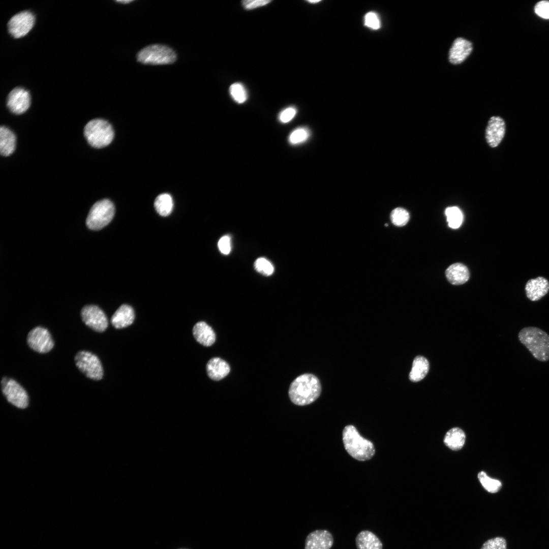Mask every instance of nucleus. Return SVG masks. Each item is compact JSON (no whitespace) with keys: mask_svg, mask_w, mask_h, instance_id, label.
Listing matches in <instances>:
<instances>
[{"mask_svg":"<svg viewBox=\"0 0 549 549\" xmlns=\"http://www.w3.org/2000/svg\"><path fill=\"white\" fill-rule=\"evenodd\" d=\"M321 392V386L318 378L312 374H303L291 382L288 394L293 404L305 406L316 401Z\"/></svg>","mask_w":549,"mask_h":549,"instance_id":"f257e3e1","label":"nucleus"},{"mask_svg":"<svg viewBox=\"0 0 549 549\" xmlns=\"http://www.w3.org/2000/svg\"><path fill=\"white\" fill-rule=\"evenodd\" d=\"M518 337L536 359L549 360V335L546 332L536 327H526L520 331Z\"/></svg>","mask_w":549,"mask_h":549,"instance_id":"f03ea898","label":"nucleus"},{"mask_svg":"<svg viewBox=\"0 0 549 549\" xmlns=\"http://www.w3.org/2000/svg\"><path fill=\"white\" fill-rule=\"evenodd\" d=\"M342 435L345 448L352 458L358 461H365L374 456L375 450L373 443L363 438L354 426H346Z\"/></svg>","mask_w":549,"mask_h":549,"instance_id":"7ed1b4c3","label":"nucleus"},{"mask_svg":"<svg viewBox=\"0 0 549 549\" xmlns=\"http://www.w3.org/2000/svg\"><path fill=\"white\" fill-rule=\"evenodd\" d=\"M84 134L88 143L95 148L108 145L114 137L111 125L106 120L96 118L90 120L85 125Z\"/></svg>","mask_w":549,"mask_h":549,"instance_id":"20e7f679","label":"nucleus"},{"mask_svg":"<svg viewBox=\"0 0 549 549\" xmlns=\"http://www.w3.org/2000/svg\"><path fill=\"white\" fill-rule=\"evenodd\" d=\"M114 212V206L110 200L104 199L98 201L89 210L86 218V226L93 230L101 229L111 221Z\"/></svg>","mask_w":549,"mask_h":549,"instance_id":"39448f33","label":"nucleus"},{"mask_svg":"<svg viewBox=\"0 0 549 549\" xmlns=\"http://www.w3.org/2000/svg\"><path fill=\"white\" fill-rule=\"evenodd\" d=\"M137 58L139 62L143 64L166 65L174 63L176 55L168 46L155 44L148 46L140 50L137 54Z\"/></svg>","mask_w":549,"mask_h":549,"instance_id":"423d86ee","label":"nucleus"},{"mask_svg":"<svg viewBox=\"0 0 549 549\" xmlns=\"http://www.w3.org/2000/svg\"><path fill=\"white\" fill-rule=\"evenodd\" d=\"M74 359L77 367L87 377L94 380L102 378V365L96 355L88 351H80L76 354Z\"/></svg>","mask_w":549,"mask_h":549,"instance_id":"0eeeda50","label":"nucleus"},{"mask_svg":"<svg viewBox=\"0 0 549 549\" xmlns=\"http://www.w3.org/2000/svg\"><path fill=\"white\" fill-rule=\"evenodd\" d=\"M1 387L3 394L9 403L20 409H24L27 407V393L15 380L4 377L1 381Z\"/></svg>","mask_w":549,"mask_h":549,"instance_id":"6e6552de","label":"nucleus"},{"mask_svg":"<svg viewBox=\"0 0 549 549\" xmlns=\"http://www.w3.org/2000/svg\"><path fill=\"white\" fill-rule=\"evenodd\" d=\"M35 21V16L31 12H19L10 19L8 24L9 32L15 38L23 37L33 28Z\"/></svg>","mask_w":549,"mask_h":549,"instance_id":"1a4fd4ad","label":"nucleus"},{"mask_svg":"<svg viewBox=\"0 0 549 549\" xmlns=\"http://www.w3.org/2000/svg\"><path fill=\"white\" fill-rule=\"evenodd\" d=\"M27 343L32 349L40 353L48 352L54 346L49 332L46 328L41 326L36 327L29 332L27 337Z\"/></svg>","mask_w":549,"mask_h":549,"instance_id":"9d476101","label":"nucleus"},{"mask_svg":"<svg viewBox=\"0 0 549 549\" xmlns=\"http://www.w3.org/2000/svg\"><path fill=\"white\" fill-rule=\"evenodd\" d=\"M81 318L83 322L93 330L103 332L108 327V321L104 312L95 305L84 306L81 311Z\"/></svg>","mask_w":549,"mask_h":549,"instance_id":"9b49d317","label":"nucleus"},{"mask_svg":"<svg viewBox=\"0 0 549 549\" xmlns=\"http://www.w3.org/2000/svg\"><path fill=\"white\" fill-rule=\"evenodd\" d=\"M30 104V96L29 92L21 87H16L9 93L7 105L13 113L20 114L25 112Z\"/></svg>","mask_w":549,"mask_h":549,"instance_id":"f8f14e48","label":"nucleus"},{"mask_svg":"<svg viewBox=\"0 0 549 549\" xmlns=\"http://www.w3.org/2000/svg\"><path fill=\"white\" fill-rule=\"evenodd\" d=\"M505 132V124L499 116H492L488 121L485 129V139L489 145L497 146L503 139Z\"/></svg>","mask_w":549,"mask_h":549,"instance_id":"ddd939ff","label":"nucleus"},{"mask_svg":"<svg viewBox=\"0 0 549 549\" xmlns=\"http://www.w3.org/2000/svg\"><path fill=\"white\" fill-rule=\"evenodd\" d=\"M333 543L331 533L326 530H317L307 536L304 549H330Z\"/></svg>","mask_w":549,"mask_h":549,"instance_id":"4468645a","label":"nucleus"},{"mask_svg":"<svg viewBox=\"0 0 549 549\" xmlns=\"http://www.w3.org/2000/svg\"><path fill=\"white\" fill-rule=\"evenodd\" d=\"M472 50L471 42L463 38H458L453 42L449 52V60L453 64L464 61Z\"/></svg>","mask_w":549,"mask_h":549,"instance_id":"2eb2a0df","label":"nucleus"},{"mask_svg":"<svg viewBox=\"0 0 549 549\" xmlns=\"http://www.w3.org/2000/svg\"><path fill=\"white\" fill-rule=\"evenodd\" d=\"M549 290V282L544 277H538L529 280L526 283V296L531 301H537L545 296Z\"/></svg>","mask_w":549,"mask_h":549,"instance_id":"dca6fc26","label":"nucleus"},{"mask_svg":"<svg viewBox=\"0 0 549 549\" xmlns=\"http://www.w3.org/2000/svg\"><path fill=\"white\" fill-rule=\"evenodd\" d=\"M208 376L214 381H220L227 376L230 371L229 364L220 357H213L206 366Z\"/></svg>","mask_w":549,"mask_h":549,"instance_id":"f3484780","label":"nucleus"},{"mask_svg":"<svg viewBox=\"0 0 549 549\" xmlns=\"http://www.w3.org/2000/svg\"><path fill=\"white\" fill-rule=\"evenodd\" d=\"M192 331L195 339L203 346H210L216 341V335L214 330L204 321L196 323Z\"/></svg>","mask_w":549,"mask_h":549,"instance_id":"a211bd4d","label":"nucleus"},{"mask_svg":"<svg viewBox=\"0 0 549 549\" xmlns=\"http://www.w3.org/2000/svg\"><path fill=\"white\" fill-rule=\"evenodd\" d=\"M134 319L135 313L133 309L128 304H123L112 315L111 323L116 328H123L131 325Z\"/></svg>","mask_w":549,"mask_h":549,"instance_id":"6ab92c4d","label":"nucleus"},{"mask_svg":"<svg viewBox=\"0 0 549 549\" xmlns=\"http://www.w3.org/2000/svg\"><path fill=\"white\" fill-rule=\"evenodd\" d=\"M445 275L450 283L456 285L465 283L470 277L468 268L460 263H455L450 265L445 271Z\"/></svg>","mask_w":549,"mask_h":549,"instance_id":"aec40b11","label":"nucleus"},{"mask_svg":"<svg viewBox=\"0 0 549 549\" xmlns=\"http://www.w3.org/2000/svg\"><path fill=\"white\" fill-rule=\"evenodd\" d=\"M357 549H382L383 544L380 539L372 532L363 530L360 532L355 538Z\"/></svg>","mask_w":549,"mask_h":549,"instance_id":"412c9836","label":"nucleus"},{"mask_svg":"<svg viewBox=\"0 0 549 549\" xmlns=\"http://www.w3.org/2000/svg\"><path fill=\"white\" fill-rule=\"evenodd\" d=\"M16 137L9 129L5 126L0 128V153L7 157L11 155L15 149Z\"/></svg>","mask_w":549,"mask_h":549,"instance_id":"4be33fe9","label":"nucleus"},{"mask_svg":"<svg viewBox=\"0 0 549 549\" xmlns=\"http://www.w3.org/2000/svg\"><path fill=\"white\" fill-rule=\"evenodd\" d=\"M465 439V434L462 429L459 428H453L446 433L444 438V442L450 449L453 450H459L464 446Z\"/></svg>","mask_w":549,"mask_h":549,"instance_id":"5701e85b","label":"nucleus"},{"mask_svg":"<svg viewBox=\"0 0 549 549\" xmlns=\"http://www.w3.org/2000/svg\"><path fill=\"white\" fill-rule=\"evenodd\" d=\"M429 370V363L428 360L421 356H416L413 362L411 371L409 374V379L412 382H418L422 380L427 374Z\"/></svg>","mask_w":549,"mask_h":549,"instance_id":"b1692460","label":"nucleus"},{"mask_svg":"<svg viewBox=\"0 0 549 549\" xmlns=\"http://www.w3.org/2000/svg\"><path fill=\"white\" fill-rule=\"evenodd\" d=\"M154 206L160 215L164 217L167 216L170 214L173 209L172 198L168 194H161L156 198Z\"/></svg>","mask_w":549,"mask_h":549,"instance_id":"393cba45","label":"nucleus"},{"mask_svg":"<svg viewBox=\"0 0 549 549\" xmlns=\"http://www.w3.org/2000/svg\"><path fill=\"white\" fill-rule=\"evenodd\" d=\"M445 214L449 227L457 229L461 226L463 215L460 208L456 206L448 207L445 209Z\"/></svg>","mask_w":549,"mask_h":549,"instance_id":"a878e982","label":"nucleus"},{"mask_svg":"<svg viewBox=\"0 0 549 549\" xmlns=\"http://www.w3.org/2000/svg\"><path fill=\"white\" fill-rule=\"evenodd\" d=\"M478 478L483 487L490 493H497L501 487L502 484L499 480L490 478L484 471L478 473Z\"/></svg>","mask_w":549,"mask_h":549,"instance_id":"bb28decb","label":"nucleus"},{"mask_svg":"<svg viewBox=\"0 0 549 549\" xmlns=\"http://www.w3.org/2000/svg\"><path fill=\"white\" fill-rule=\"evenodd\" d=\"M229 93L233 100L238 104L244 103L248 99L246 88L241 83L232 84L229 87Z\"/></svg>","mask_w":549,"mask_h":549,"instance_id":"cd10ccee","label":"nucleus"},{"mask_svg":"<svg viewBox=\"0 0 549 549\" xmlns=\"http://www.w3.org/2000/svg\"><path fill=\"white\" fill-rule=\"evenodd\" d=\"M390 218L392 223L394 225L402 227L407 224L409 220L410 216L405 209L397 207L391 211Z\"/></svg>","mask_w":549,"mask_h":549,"instance_id":"c85d7f7f","label":"nucleus"},{"mask_svg":"<svg viewBox=\"0 0 549 549\" xmlns=\"http://www.w3.org/2000/svg\"><path fill=\"white\" fill-rule=\"evenodd\" d=\"M310 136V132L304 127H300L293 131L290 134L288 140L290 144L296 145L306 141Z\"/></svg>","mask_w":549,"mask_h":549,"instance_id":"c756f323","label":"nucleus"},{"mask_svg":"<svg viewBox=\"0 0 549 549\" xmlns=\"http://www.w3.org/2000/svg\"><path fill=\"white\" fill-rule=\"evenodd\" d=\"M255 267L257 271L265 276L271 275L274 270L272 264L264 258L257 259L255 263Z\"/></svg>","mask_w":549,"mask_h":549,"instance_id":"7c9ffc66","label":"nucleus"},{"mask_svg":"<svg viewBox=\"0 0 549 549\" xmlns=\"http://www.w3.org/2000/svg\"><path fill=\"white\" fill-rule=\"evenodd\" d=\"M480 549H507L506 541L502 537L491 538L486 541Z\"/></svg>","mask_w":549,"mask_h":549,"instance_id":"2f4dec72","label":"nucleus"},{"mask_svg":"<svg viewBox=\"0 0 549 549\" xmlns=\"http://www.w3.org/2000/svg\"><path fill=\"white\" fill-rule=\"evenodd\" d=\"M535 13L544 19H549V1H542L536 3L534 7Z\"/></svg>","mask_w":549,"mask_h":549,"instance_id":"473e14b6","label":"nucleus"},{"mask_svg":"<svg viewBox=\"0 0 549 549\" xmlns=\"http://www.w3.org/2000/svg\"><path fill=\"white\" fill-rule=\"evenodd\" d=\"M364 24L373 29H379L380 22L377 14L372 12L368 13L364 17Z\"/></svg>","mask_w":549,"mask_h":549,"instance_id":"72a5a7b5","label":"nucleus"},{"mask_svg":"<svg viewBox=\"0 0 549 549\" xmlns=\"http://www.w3.org/2000/svg\"><path fill=\"white\" fill-rule=\"evenodd\" d=\"M296 112V109L294 107H288L281 111L279 114V119L282 123H287L294 117Z\"/></svg>","mask_w":549,"mask_h":549,"instance_id":"f704fd0d","label":"nucleus"},{"mask_svg":"<svg viewBox=\"0 0 549 549\" xmlns=\"http://www.w3.org/2000/svg\"><path fill=\"white\" fill-rule=\"evenodd\" d=\"M271 2L269 0H246L242 2V5L245 9L252 10L264 6Z\"/></svg>","mask_w":549,"mask_h":549,"instance_id":"c9c22d12","label":"nucleus"},{"mask_svg":"<svg viewBox=\"0 0 549 549\" xmlns=\"http://www.w3.org/2000/svg\"><path fill=\"white\" fill-rule=\"evenodd\" d=\"M218 247L222 253L228 254L231 251L230 237L228 236L221 237L218 242Z\"/></svg>","mask_w":549,"mask_h":549,"instance_id":"e433bc0d","label":"nucleus"},{"mask_svg":"<svg viewBox=\"0 0 549 549\" xmlns=\"http://www.w3.org/2000/svg\"><path fill=\"white\" fill-rule=\"evenodd\" d=\"M117 2H119V3H124V4H126V3H131V2H132V1H117Z\"/></svg>","mask_w":549,"mask_h":549,"instance_id":"4c0bfd02","label":"nucleus"},{"mask_svg":"<svg viewBox=\"0 0 549 549\" xmlns=\"http://www.w3.org/2000/svg\"><path fill=\"white\" fill-rule=\"evenodd\" d=\"M319 2H320V1H308V2H310L311 3H316Z\"/></svg>","mask_w":549,"mask_h":549,"instance_id":"58836bf2","label":"nucleus"},{"mask_svg":"<svg viewBox=\"0 0 549 549\" xmlns=\"http://www.w3.org/2000/svg\"><path fill=\"white\" fill-rule=\"evenodd\" d=\"M179 549H187V548H179Z\"/></svg>","mask_w":549,"mask_h":549,"instance_id":"ea45409f","label":"nucleus"}]
</instances>
